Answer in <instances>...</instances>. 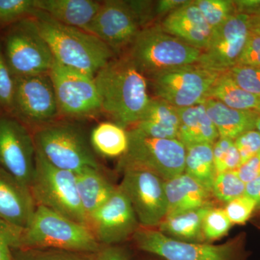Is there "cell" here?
Returning <instances> with one entry per match:
<instances>
[{
	"label": "cell",
	"mask_w": 260,
	"mask_h": 260,
	"mask_svg": "<svg viewBox=\"0 0 260 260\" xmlns=\"http://www.w3.org/2000/svg\"><path fill=\"white\" fill-rule=\"evenodd\" d=\"M102 111L125 128L141 119L150 98L146 77L129 56L112 59L94 76Z\"/></svg>",
	"instance_id": "6da1fadb"
},
{
	"label": "cell",
	"mask_w": 260,
	"mask_h": 260,
	"mask_svg": "<svg viewBox=\"0 0 260 260\" xmlns=\"http://www.w3.org/2000/svg\"><path fill=\"white\" fill-rule=\"evenodd\" d=\"M32 17L59 64L94 78L114 59V51L90 32L59 23L39 10Z\"/></svg>",
	"instance_id": "7a4b0ae2"
},
{
	"label": "cell",
	"mask_w": 260,
	"mask_h": 260,
	"mask_svg": "<svg viewBox=\"0 0 260 260\" xmlns=\"http://www.w3.org/2000/svg\"><path fill=\"white\" fill-rule=\"evenodd\" d=\"M101 247L87 225L42 206H37L30 225L23 233L20 246L90 254H96Z\"/></svg>",
	"instance_id": "3957f363"
},
{
	"label": "cell",
	"mask_w": 260,
	"mask_h": 260,
	"mask_svg": "<svg viewBox=\"0 0 260 260\" xmlns=\"http://www.w3.org/2000/svg\"><path fill=\"white\" fill-rule=\"evenodd\" d=\"M201 51L168 34L161 25L152 24L140 30L126 55L149 78L164 70L197 64Z\"/></svg>",
	"instance_id": "277c9868"
},
{
	"label": "cell",
	"mask_w": 260,
	"mask_h": 260,
	"mask_svg": "<svg viewBox=\"0 0 260 260\" xmlns=\"http://www.w3.org/2000/svg\"><path fill=\"white\" fill-rule=\"evenodd\" d=\"M38 151L58 169L78 173L101 169L90 138L71 123H50L39 127L34 135Z\"/></svg>",
	"instance_id": "5b68a950"
},
{
	"label": "cell",
	"mask_w": 260,
	"mask_h": 260,
	"mask_svg": "<svg viewBox=\"0 0 260 260\" xmlns=\"http://www.w3.org/2000/svg\"><path fill=\"white\" fill-rule=\"evenodd\" d=\"M30 189L37 206L44 207L89 228L75 173L51 165L37 150L35 174Z\"/></svg>",
	"instance_id": "8992f818"
},
{
	"label": "cell",
	"mask_w": 260,
	"mask_h": 260,
	"mask_svg": "<svg viewBox=\"0 0 260 260\" xmlns=\"http://www.w3.org/2000/svg\"><path fill=\"white\" fill-rule=\"evenodd\" d=\"M1 44L5 60L13 76L49 73L54 56L34 17L8 26Z\"/></svg>",
	"instance_id": "52a82bcc"
},
{
	"label": "cell",
	"mask_w": 260,
	"mask_h": 260,
	"mask_svg": "<svg viewBox=\"0 0 260 260\" xmlns=\"http://www.w3.org/2000/svg\"><path fill=\"white\" fill-rule=\"evenodd\" d=\"M129 146L119 167L146 169L167 181L184 173L186 149L178 139L151 138L133 129L128 131Z\"/></svg>",
	"instance_id": "ba28073f"
},
{
	"label": "cell",
	"mask_w": 260,
	"mask_h": 260,
	"mask_svg": "<svg viewBox=\"0 0 260 260\" xmlns=\"http://www.w3.org/2000/svg\"><path fill=\"white\" fill-rule=\"evenodd\" d=\"M140 250L164 260H243L242 246L237 241L214 245L208 243L182 242L158 230L140 227L133 237Z\"/></svg>",
	"instance_id": "9c48e42d"
},
{
	"label": "cell",
	"mask_w": 260,
	"mask_h": 260,
	"mask_svg": "<svg viewBox=\"0 0 260 260\" xmlns=\"http://www.w3.org/2000/svg\"><path fill=\"white\" fill-rule=\"evenodd\" d=\"M220 75L194 64L164 70L148 78L156 99L182 109L203 104Z\"/></svg>",
	"instance_id": "30bf717a"
},
{
	"label": "cell",
	"mask_w": 260,
	"mask_h": 260,
	"mask_svg": "<svg viewBox=\"0 0 260 260\" xmlns=\"http://www.w3.org/2000/svg\"><path fill=\"white\" fill-rule=\"evenodd\" d=\"M121 169L123 178L118 187L129 199L140 227L158 226L168 213L164 181L142 168L124 167Z\"/></svg>",
	"instance_id": "8fae6325"
},
{
	"label": "cell",
	"mask_w": 260,
	"mask_h": 260,
	"mask_svg": "<svg viewBox=\"0 0 260 260\" xmlns=\"http://www.w3.org/2000/svg\"><path fill=\"white\" fill-rule=\"evenodd\" d=\"M59 113L74 118H88L102 112L94 78L54 60L49 71Z\"/></svg>",
	"instance_id": "7c38bea8"
},
{
	"label": "cell",
	"mask_w": 260,
	"mask_h": 260,
	"mask_svg": "<svg viewBox=\"0 0 260 260\" xmlns=\"http://www.w3.org/2000/svg\"><path fill=\"white\" fill-rule=\"evenodd\" d=\"M14 78L12 114L22 122L39 127L52 122L59 109L49 73Z\"/></svg>",
	"instance_id": "4fadbf2b"
},
{
	"label": "cell",
	"mask_w": 260,
	"mask_h": 260,
	"mask_svg": "<svg viewBox=\"0 0 260 260\" xmlns=\"http://www.w3.org/2000/svg\"><path fill=\"white\" fill-rule=\"evenodd\" d=\"M34 136L15 116H0V168L30 187L36 170Z\"/></svg>",
	"instance_id": "5bb4252c"
},
{
	"label": "cell",
	"mask_w": 260,
	"mask_h": 260,
	"mask_svg": "<svg viewBox=\"0 0 260 260\" xmlns=\"http://www.w3.org/2000/svg\"><path fill=\"white\" fill-rule=\"evenodd\" d=\"M249 15L235 13L212 34L197 64L213 73H226L237 64L250 32Z\"/></svg>",
	"instance_id": "9a60e30c"
},
{
	"label": "cell",
	"mask_w": 260,
	"mask_h": 260,
	"mask_svg": "<svg viewBox=\"0 0 260 260\" xmlns=\"http://www.w3.org/2000/svg\"><path fill=\"white\" fill-rule=\"evenodd\" d=\"M37 208L30 187L0 168V230L12 249L20 248Z\"/></svg>",
	"instance_id": "2e32d148"
},
{
	"label": "cell",
	"mask_w": 260,
	"mask_h": 260,
	"mask_svg": "<svg viewBox=\"0 0 260 260\" xmlns=\"http://www.w3.org/2000/svg\"><path fill=\"white\" fill-rule=\"evenodd\" d=\"M88 226L102 246L119 245L140 227L129 199L119 189L88 219Z\"/></svg>",
	"instance_id": "e0dca14e"
},
{
	"label": "cell",
	"mask_w": 260,
	"mask_h": 260,
	"mask_svg": "<svg viewBox=\"0 0 260 260\" xmlns=\"http://www.w3.org/2000/svg\"><path fill=\"white\" fill-rule=\"evenodd\" d=\"M141 29L128 1L108 0L102 3L85 31L100 39L116 54L129 49Z\"/></svg>",
	"instance_id": "ac0fdd59"
},
{
	"label": "cell",
	"mask_w": 260,
	"mask_h": 260,
	"mask_svg": "<svg viewBox=\"0 0 260 260\" xmlns=\"http://www.w3.org/2000/svg\"><path fill=\"white\" fill-rule=\"evenodd\" d=\"M160 25L168 34L200 51L208 46L213 34L192 0L166 16Z\"/></svg>",
	"instance_id": "d6986e66"
},
{
	"label": "cell",
	"mask_w": 260,
	"mask_h": 260,
	"mask_svg": "<svg viewBox=\"0 0 260 260\" xmlns=\"http://www.w3.org/2000/svg\"><path fill=\"white\" fill-rule=\"evenodd\" d=\"M168 203L167 216L212 205L211 193L185 173L164 181Z\"/></svg>",
	"instance_id": "ffe728a7"
},
{
	"label": "cell",
	"mask_w": 260,
	"mask_h": 260,
	"mask_svg": "<svg viewBox=\"0 0 260 260\" xmlns=\"http://www.w3.org/2000/svg\"><path fill=\"white\" fill-rule=\"evenodd\" d=\"M93 0H36L42 11L59 23L85 30L102 6Z\"/></svg>",
	"instance_id": "44dd1931"
},
{
	"label": "cell",
	"mask_w": 260,
	"mask_h": 260,
	"mask_svg": "<svg viewBox=\"0 0 260 260\" xmlns=\"http://www.w3.org/2000/svg\"><path fill=\"white\" fill-rule=\"evenodd\" d=\"M203 104L220 138L234 140L243 133L255 129L256 119L260 115L256 110L232 109L213 99H207Z\"/></svg>",
	"instance_id": "7402d4cb"
},
{
	"label": "cell",
	"mask_w": 260,
	"mask_h": 260,
	"mask_svg": "<svg viewBox=\"0 0 260 260\" xmlns=\"http://www.w3.org/2000/svg\"><path fill=\"white\" fill-rule=\"evenodd\" d=\"M179 115L177 108L160 99H150L135 129L151 138L178 139Z\"/></svg>",
	"instance_id": "603a6c76"
},
{
	"label": "cell",
	"mask_w": 260,
	"mask_h": 260,
	"mask_svg": "<svg viewBox=\"0 0 260 260\" xmlns=\"http://www.w3.org/2000/svg\"><path fill=\"white\" fill-rule=\"evenodd\" d=\"M179 129L178 140L185 146L213 145L218 140V132L207 114L204 104L178 109Z\"/></svg>",
	"instance_id": "cb8c5ba5"
},
{
	"label": "cell",
	"mask_w": 260,
	"mask_h": 260,
	"mask_svg": "<svg viewBox=\"0 0 260 260\" xmlns=\"http://www.w3.org/2000/svg\"><path fill=\"white\" fill-rule=\"evenodd\" d=\"M82 206L89 217L102 207L117 189L101 169H85L75 174Z\"/></svg>",
	"instance_id": "d4e9b609"
},
{
	"label": "cell",
	"mask_w": 260,
	"mask_h": 260,
	"mask_svg": "<svg viewBox=\"0 0 260 260\" xmlns=\"http://www.w3.org/2000/svg\"><path fill=\"white\" fill-rule=\"evenodd\" d=\"M212 207L213 205H209L167 216L158 225V231L168 237L182 242L205 243L203 221Z\"/></svg>",
	"instance_id": "484cf974"
},
{
	"label": "cell",
	"mask_w": 260,
	"mask_h": 260,
	"mask_svg": "<svg viewBox=\"0 0 260 260\" xmlns=\"http://www.w3.org/2000/svg\"><path fill=\"white\" fill-rule=\"evenodd\" d=\"M90 142L95 153L102 156L122 157L129 146L128 131L115 122L105 121L92 130Z\"/></svg>",
	"instance_id": "4316f807"
},
{
	"label": "cell",
	"mask_w": 260,
	"mask_h": 260,
	"mask_svg": "<svg viewBox=\"0 0 260 260\" xmlns=\"http://www.w3.org/2000/svg\"><path fill=\"white\" fill-rule=\"evenodd\" d=\"M186 149L184 173L212 194L217 176L214 164L213 145H194Z\"/></svg>",
	"instance_id": "83f0119b"
},
{
	"label": "cell",
	"mask_w": 260,
	"mask_h": 260,
	"mask_svg": "<svg viewBox=\"0 0 260 260\" xmlns=\"http://www.w3.org/2000/svg\"><path fill=\"white\" fill-rule=\"evenodd\" d=\"M207 99H213L227 107L239 110H256L260 99L239 87L229 72L222 73L214 82Z\"/></svg>",
	"instance_id": "f1b7e54d"
},
{
	"label": "cell",
	"mask_w": 260,
	"mask_h": 260,
	"mask_svg": "<svg viewBox=\"0 0 260 260\" xmlns=\"http://www.w3.org/2000/svg\"><path fill=\"white\" fill-rule=\"evenodd\" d=\"M12 254L13 260H96V254L54 249L20 248Z\"/></svg>",
	"instance_id": "f546056e"
},
{
	"label": "cell",
	"mask_w": 260,
	"mask_h": 260,
	"mask_svg": "<svg viewBox=\"0 0 260 260\" xmlns=\"http://www.w3.org/2000/svg\"><path fill=\"white\" fill-rule=\"evenodd\" d=\"M194 3L213 31L236 13L231 0H194Z\"/></svg>",
	"instance_id": "4dcf8cb0"
},
{
	"label": "cell",
	"mask_w": 260,
	"mask_h": 260,
	"mask_svg": "<svg viewBox=\"0 0 260 260\" xmlns=\"http://www.w3.org/2000/svg\"><path fill=\"white\" fill-rule=\"evenodd\" d=\"M245 188V183L241 180L237 172L229 171L217 174L212 194L220 201L228 203L244 195Z\"/></svg>",
	"instance_id": "1f68e13d"
},
{
	"label": "cell",
	"mask_w": 260,
	"mask_h": 260,
	"mask_svg": "<svg viewBox=\"0 0 260 260\" xmlns=\"http://www.w3.org/2000/svg\"><path fill=\"white\" fill-rule=\"evenodd\" d=\"M37 11L36 0H0V26H10Z\"/></svg>",
	"instance_id": "d6a6232c"
},
{
	"label": "cell",
	"mask_w": 260,
	"mask_h": 260,
	"mask_svg": "<svg viewBox=\"0 0 260 260\" xmlns=\"http://www.w3.org/2000/svg\"><path fill=\"white\" fill-rule=\"evenodd\" d=\"M213 158L217 174L235 171L241 165L240 155L234 140L219 138L213 144Z\"/></svg>",
	"instance_id": "836d02e7"
},
{
	"label": "cell",
	"mask_w": 260,
	"mask_h": 260,
	"mask_svg": "<svg viewBox=\"0 0 260 260\" xmlns=\"http://www.w3.org/2000/svg\"><path fill=\"white\" fill-rule=\"evenodd\" d=\"M232 222L223 208L212 207L205 215L203 231L205 243L213 242L224 237L230 230Z\"/></svg>",
	"instance_id": "e575fe53"
},
{
	"label": "cell",
	"mask_w": 260,
	"mask_h": 260,
	"mask_svg": "<svg viewBox=\"0 0 260 260\" xmlns=\"http://www.w3.org/2000/svg\"><path fill=\"white\" fill-rule=\"evenodd\" d=\"M229 73L239 87L260 99L259 68L236 65Z\"/></svg>",
	"instance_id": "d590c367"
},
{
	"label": "cell",
	"mask_w": 260,
	"mask_h": 260,
	"mask_svg": "<svg viewBox=\"0 0 260 260\" xmlns=\"http://www.w3.org/2000/svg\"><path fill=\"white\" fill-rule=\"evenodd\" d=\"M15 78L7 64L0 42V107L13 113Z\"/></svg>",
	"instance_id": "8d00e7d4"
},
{
	"label": "cell",
	"mask_w": 260,
	"mask_h": 260,
	"mask_svg": "<svg viewBox=\"0 0 260 260\" xmlns=\"http://www.w3.org/2000/svg\"><path fill=\"white\" fill-rule=\"evenodd\" d=\"M256 208V202L244 194L226 203L224 210L232 223L244 224Z\"/></svg>",
	"instance_id": "74e56055"
},
{
	"label": "cell",
	"mask_w": 260,
	"mask_h": 260,
	"mask_svg": "<svg viewBox=\"0 0 260 260\" xmlns=\"http://www.w3.org/2000/svg\"><path fill=\"white\" fill-rule=\"evenodd\" d=\"M239 155L241 165L260 152V133L252 129L243 133L234 140Z\"/></svg>",
	"instance_id": "f35d334b"
},
{
	"label": "cell",
	"mask_w": 260,
	"mask_h": 260,
	"mask_svg": "<svg viewBox=\"0 0 260 260\" xmlns=\"http://www.w3.org/2000/svg\"><path fill=\"white\" fill-rule=\"evenodd\" d=\"M237 65L260 68V35L250 30Z\"/></svg>",
	"instance_id": "ab89813d"
},
{
	"label": "cell",
	"mask_w": 260,
	"mask_h": 260,
	"mask_svg": "<svg viewBox=\"0 0 260 260\" xmlns=\"http://www.w3.org/2000/svg\"><path fill=\"white\" fill-rule=\"evenodd\" d=\"M243 182L247 184L260 176V152L236 169Z\"/></svg>",
	"instance_id": "60d3db41"
},
{
	"label": "cell",
	"mask_w": 260,
	"mask_h": 260,
	"mask_svg": "<svg viewBox=\"0 0 260 260\" xmlns=\"http://www.w3.org/2000/svg\"><path fill=\"white\" fill-rule=\"evenodd\" d=\"M96 260H130V254L121 246H102L96 253Z\"/></svg>",
	"instance_id": "b9f144b4"
},
{
	"label": "cell",
	"mask_w": 260,
	"mask_h": 260,
	"mask_svg": "<svg viewBox=\"0 0 260 260\" xmlns=\"http://www.w3.org/2000/svg\"><path fill=\"white\" fill-rule=\"evenodd\" d=\"M188 0H160L155 2V14L156 17L167 16L187 3Z\"/></svg>",
	"instance_id": "7bdbcfd3"
},
{
	"label": "cell",
	"mask_w": 260,
	"mask_h": 260,
	"mask_svg": "<svg viewBox=\"0 0 260 260\" xmlns=\"http://www.w3.org/2000/svg\"><path fill=\"white\" fill-rule=\"evenodd\" d=\"M244 195L254 200L256 203V208H260V176L246 184Z\"/></svg>",
	"instance_id": "ee69618b"
},
{
	"label": "cell",
	"mask_w": 260,
	"mask_h": 260,
	"mask_svg": "<svg viewBox=\"0 0 260 260\" xmlns=\"http://www.w3.org/2000/svg\"><path fill=\"white\" fill-rule=\"evenodd\" d=\"M0 260H13L12 247L6 236L0 230Z\"/></svg>",
	"instance_id": "f6af8a7d"
},
{
	"label": "cell",
	"mask_w": 260,
	"mask_h": 260,
	"mask_svg": "<svg viewBox=\"0 0 260 260\" xmlns=\"http://www.w3.org/2000/svg\"><path fill=\"white\" fill-rule=\"evenodd\" d=\"M250 30L260 35V12L255 15L249 16Z\"/></svg>",
	"instance_id": "bcb514c9"
},
{
	"label": "cell",
	"mask_w": 260,
	"mask_h": 260,
	"mask_svg": "<svg viewBox=\"0 0 260 260\" xmlns=\"http://www.w3.org/2000/svg\"><path fill=\"white\" fill-rule=\"evenodd\" d=\"M255 129L260 133V115L256 119Z\"/></svg>",
	"instance_id": "7dc6e473"
},
{
	"label": "cell",
	"mask_w": 260,
	"mask_h": 260,
	"mask_svg": "<svg viewBox=\"0 0 260 260\" xmlns=\"http://www.w3.org/2000/svg\"><path fill=\"white\" fill-rule=\"evenodd\" d=\"M256 111H257V112L260 114V103L259 106H258L257 109H256Z\"/></svg>",
	"instance_id": "c3c4849f"
}]
</instances>
